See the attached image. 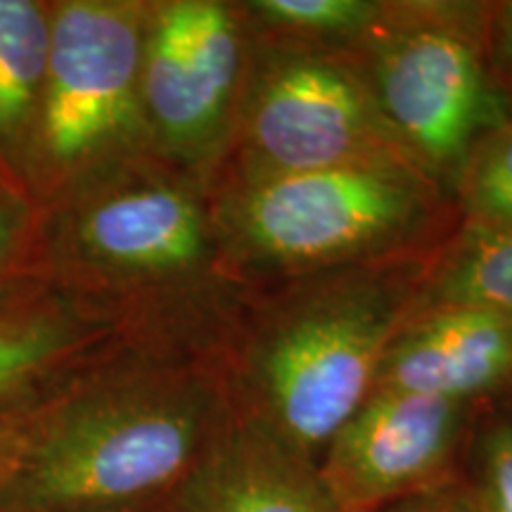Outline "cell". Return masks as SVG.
Wrapping results in <instances>:
<instances>
[{"mask_svg": "<svg viewBox=\"0 0 512 512\" xmlns=\"http://www.w3.org/2000/svg\"><path fill=\"white\" fill-rule=\"evenodd\" d=\"M230 415L219 361L121 344L0 427V512H91L169 498Z\"/></svg>", "mask_w": 512, "mask_h": 512, "instance_id": "6da1fadb", "label": "cell"}, {"mask_svg": "<svg viewBox=\"0 0 512 512\" xmlns=\"http://www.w3.org/2000/svg\"><path fill=\"white\" fill-rule=\"evenodd\" d=\"M34 275L107 313L138 347L216 361L249 292L223 264L209 185L159 157L46 204Z\"/></svg>", "mask_w": 512, "mask_h": 512, "instance_id": "7a4b0ae2", "label": "cell"}, {"mask_svg": "<svg viewBox=\"0 0 512 512\" xmlns=\"http://www.w3.org/2000/svg\"><path fill=\"white\" fill-rule=\"evenodd\" d=\"M432 256L249 290L219 351L230 411L318 467L375 389L396 332L420 309Z\"/></svg>", "mask_w": 512, "mask_h": 512, "instance_id": "3957f363", "label": "cell"}, {"mask_svg": "<svg viewBox=\"0 0 512 512\" xmlns=\"http://www.w3.org/2000/svg\"><path fill=\"white\" fill-rule=\"evenodd\" d=\"M209 192L223 264L245 290L434 254L460 226L451 195L411 162L233 181Z\"/></svg>", "mask_w": 512, "mask_h": 512, "instance_id": "277c9868", "label": "cell"}, {"mask_svg": "<svg viewBox=\"0 0 512 512\" xmlns=\"http://www.w3.org/2000/svg\"><path fill=\"white\" fill-rule=\"evenodd\" d=\"M147 0H50L29 192L38 207L155 157L140 95Z\"/></svg>", "mask_w": 512, "mask_h": 512, "instance_id": "5b68a950", "label": "cell"}, {"mask_svg": "<svg viewBox=\"0 0 512 512\" xmlns=\"http://www.w3.org/2000/svg\"><path fill=\"white\" fill-rule=\"evenodd\" d=\"M249 34L233 140L209 190L337 166L415 164L384 117L361 53Z\"/></svg>", "mask_w": 512, "mask_h": 512, "instance_id": "8992f818", "label": "cell"}, {"mask_svg": "<svg viewBox=\"0 0 512 512\" xmlns=\"http://www.w3.org/2000/svg\"><path fill=\"white\" fill-rule=\"evenodd\" d=\"M489 15L491 3L389 0L361 50L389 126L448 195L472 145L512 119L489 60Z\"/></svg>", "mask_w": 512, "mask_h": 512, "instance_id": "52a82bcc", "label": "cell"}, {"mask_svg": "<svg viewBox=\"0 0 512 512\" xmlns=\"http://www.w3.org/2000/svg\"><path fill=\"white\" fill-rule=\"evenodd\" d=\"M249 46L240 0H147L140 95L155 157L211 185L233 140Z\"/></svg>", "mask_w": 512, "mask_h": 512, "instance_id": "ba28073f", "label": "cell"}, {"mask_svg": "<svg viewBox=\"0 0 512 512\" xmlns=\"http://www.w3.org/2000/svg\"><path fill=\"white\" fill-rule=\"evenodd\" d=\"M475 408L439 396L373 389L318 460L330 501L339 512H370L458 479Z\"/></svg>", "mask_w": 512, "mask_h": 512, "instance_id": "9c48e42d", "label": "cell"}, {"mask_svg": "<svg viewBox=\"0 0 512 512\" xmlns=\"http://www.w3.org/2000/svg\"><path fill=\"white\" fill-rule=\"evenodd\" d=\"M375 389L472 406L512 392V313L472 304L418 309L384 351Z\"/></svg>", "mask_w": 512, "mask_h": 512, "instance_id": "30bf717a", "label": "cell"}, {"mask_svg": "<svg viewBox=\"0 0 512 512\" xmlns=\"http://www.w3.org/2000/svg\"><path fill=\"white\" fill-rule=\"evenodd\" d=\"M121 344L117 320L41 280L0 297V427Z\"/></svg>", "mask_w": 512, "mask_h": 512, "instance_id": "8fae6325", "label": "cell"}, {"mask_svg": "<svg viewBox=\"0 0 512 512\" xmlns=\"http://www.w3.org/2000/svg\"><path fill=\"white\" fill-rule=\"evenodd\" d=\"M171 512H339L316 465L230 411Z\"/></svg>", "mask_w": 512, "mask_h": 512, "instance_id": "7c38bea8", "label": "cell"}, {"mask_svg": "<svg viewBox=\"0 0 512 512\" xmlns=\"http://www.w3.org/2000/svg\"><path fill=\"white\" fill-rule=\"evenodd\" d=\"M50 0H0V169L29 190Z\"/></svg>", "mask_w": 512, "mask_h": 512, "instance_id": "4fadbf2b", "label": "cell"}, {"mask_svg": "<svg viewBox=\"0 0 512 512\" xmlns=\"http://www.w3.org/2000/svg\"><path fill=\"white\" fill-rule=\"evenodd\" d=\"M472 304L512 313V228L460 223L434 252L420 309Z\"/></svg>", "mask_w": 512, "mask_h": 512, "instance_id": "5bb4252c", "label": "cell"}, {"mask_svg": "<svg viewBox=\"0 0 512 512\" xmlns=\"http://www.w3.org/2000/svg\"><path fill=\"white\" fill-rule=\"evenodd\" d=\"M256 36L361 53L387 19L389 0H240Z\"/></svg>", "mask_w": 512, "mask_h": 512, "instance_id": "9a60e30c", "label": "cell"}, {"mask_svg": "<svg viewBox=\"0 0 512 512\" xmlns=\"http://www.w3.org/2000/svg\"><path fill=\"white\" fill-rule=\"evenodd\" d=\"M477 512H512V392L477 403L460 456Z\"/></svg>", "mask_w": 512, "mask_h": 512, "instance_id": "2e32d148", "label": "cell"}, {"mask_svg": "<svg viewBox=\"0 0 512 512\" xmlns=\"http://www.w3.org/2000/svg\"><path fill=\"white\" fill-rule=\"evenodd\" d=\"M451 197L460 223L512 228V119L472 145Z\"/></svg>", "mask_w": 512, "mask_h": 512, "instance_id": "e0dca14e", "label": "cell"}, {"mask_svg": "<svg viewBox=\"0 0 512 512\" xmlns=\"http://www.w3.org/2000/svg\"><path fill=\"white\" fill-rule=\"evenodd\" d=\"M41 207L31 192L0 169V297L34 283Z\"/></svg>", "mask_w": 512, "mask_h": 512, "instance_id": "ac0fdd59", "label": "cell"}, {"mask_svg": "<svg viewBox=\"0 0 512 512\" xmlns=\"http://www.w3.org/2000/svg\"><path fill=\"white\" fill-rule=\"evenodd\" d=\"M489 60L498 86L512 100V0L491 3Z\"/></svg>", "mask_w": 512, "mask_h": 512, "instance_id": "d6986e66", "label": "cell"}, {"mask_svg": "<svg viewBox=\"0 0 512 512\" xmlns=\"http://www.w3.org/2000/svg\"><path fill=\"white\" fill-rule=\"evenodd\" d=\"M370 512H477V508L458 477L453 482L439 486V489L427 491V494L403 498V501L389 503L384 508Z\"/></svg>", "mask_w": 512, "mask_h": 512, "instance_id": "ffe728a7", "label": "cell"}, {"mask_svg": "<svg viewBox=\"0 0 512 512\" xmlns=\"http://www.w3.org/2000/svg\"><path fill=\"white\" fill-rule=\"evenodd\" d=\"M91 512H171L169 498L157 503H147V505H133V508H117V510H91Z\"/></svg>", "mask_w": 512, "mask_h": 512, "instance_id": "44dd1931", "label": "cell"}, {"mask_svg": "<svg viewBox=\"0 0 512 512\" xmlns=\"http://www.w3.org/2000/svg\"><path fill=\"white\" fill-rule=\"evenodd\" d=\"M3 484H5V458H3V448H0V501H3Z\"/></svg>", "mask_w": 512, "mask_h": 512, "instance_id": "7402d4cb", "label": "cell"}]
</instances>
